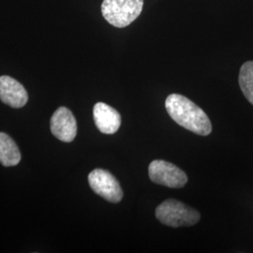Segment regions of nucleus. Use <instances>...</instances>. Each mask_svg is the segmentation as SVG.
<instances>
[{
    "label": "nucleus",
    "instance_id": "6",
    "mask_svg": "<svg viewBox=\"0 0 253 253\" xmlns=\"http://www.w3.org/2000/svg\"><path fill=\"white\" fill-rule=\"evenodd\" d=\"M51 131L58 140L71 143L77 134V124L73 113L66 107H59L51 118Z\"/></svg>",
    "mask_w": 253,
    "mask_h": 253
},
{
    "label": "nucleus",
    "instance_id": "4",
    "mask_svg": "<svg viewBox=\"0 0 253 253\" xmlns=\"http://www.w3.org/2000/svg\"><path fill=\"white\" fill-rule=\"evenodd\" d=\"M148 174L154 183L172 189L183 188L188 182L186 172L172 163L163 160H156L150 163Z\"/></svg>",
    "mask_w": 253,
    "mask_h": 253
},
{
    "label": "nucleus",
    "instance_id": "5",
    "mask_svg": "<svg viewBox=\"0 0 253 253\" xmlns=\"http://www.w3.org/2000/svg\"><path fill=\"white\" fill-rule=\"evenodd\" d=\"M88 182L92 190L111 203L117 204L123 198V191L119 182L106 170H93L88 174Z\"/></svg>",
    "mask_w": 253,
    "mask_h": 253
},
{
    "label": "nucleus",
    "instance_id": "2",
    "mask_svg": "<svg viewBox=\"0 0 253 253\" xmlns=\"http://www.w3.org/2000/svg\"><path fill=\"white\" fill-rule=\"evenodd\" d=\"M143 8L144 0H103L101 13L110 25L123 28L139 17Z\"/></svg>",
    "mask_w": 253,
    "mask_h": 253
},
{
    "label": "nucleus",
    "instance_id": "9",
    "mask_svg": "<svg viewBox=\"0 0 253 253\" xmlns=\"http://www.w3.org/2000/svg\"><path fill=\"white\" fill-rule=\"evenodd\" d=\"M21 153L15 142L4 132H0V163L5 167L17 165Z\"/></svg>",
    "mask_w": 253,
    "mask_h": 253
},
{
    "label": "nucleus",
    "instance_id": "3",
    "mask_svg": "<svg viewBox=\"0 0 253 253\" xmlns=\"http://www.w3.org/2000/svg\"><path fill=\"white\" fill-rule=\"evenodd\" d=\"M156 217L163 224L173 228L191 226L200 220L198 211L173 199L166 200L156 208Z\"/></svg>",
    "mask_w": 253,
    "mask_h": 253
},
{
    "label": "nucleus",
    "instance_id": "10",
    "mask_svg": "<svg viewBox=\"0 0 253 253\" xmlns=\"http://www.w3.org/2000/svg\"><path fill=\"white\" fill-rule=\"evenodd\" d=\"M238 81L246 99L253 105V61H248L242 65Z\"/></svg>",
    "mask_w": 253,
    "mask_h": 253
},
{
    "label": "nucleus",
    "instance_id": "7",
    "mask_svg": "<svg viewBox=\"0 0 253 253\" xmlns=\"http://www.w3.org/2000/svg\"><path fill=\"white\" fill-rule=\"evenodd\" d=\"M0 100L12 108H22L27 104L28 95L18 81L3 75L0 77Z\"/></svg>",
    "mask_w": 253,
    "mask_h": 253
},
{
    "label": "nucleus",
    "instance_id": "8",
    "mask_svg": "<svg viewBox=\"0 0 253 253\" xmlns=\"http://www.w3.org/2000/svg\"><path fill=\"white\" fill-rule=\"evenodd\" d=\"M93 117L97 127L104 134H114L121 126V117L116 109L103 102H98L93 109Z\"/></svg>",
    "mask_w": 253,
    "mask_h": 253
},
{
    "label": "nucleus",
    "instance_id": "1",
    "mask_svg": "<svg viewBox=\"0 0 253 253\" xmlns=\"http://www.w3.org/2000/svg\"><path fill=\"white\" fill-rule=\"evenodd\" d=\"M165 107L174 122L198 135L207 136L212 125L207 114L193 101L179 94H171L165 100Z\"/></svg>",
    "mask_w": 253,
    "mask_h": 253
}]
</instances>
